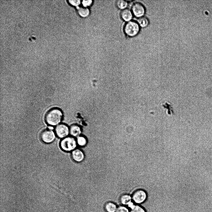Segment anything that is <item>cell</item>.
I'll list each match as a JSON object with an SVG mask.
<instances>
[{"label":"cell","instance_id":"obj_1","mask_svg":"<svg viewBox=\"0 0 212 212\" xmlns=\"http://www.w3.org/2000/svg\"><path fill=\"white\" fill-rule=\"evenodd\" d=\"M63 117V112L60 109L53 108L46 113L45 120L46 123L50 126H56L60 124Z\"/></svg>","mask_w":212,"mask_h":212},{"label":"cell","instance_id":"obj_2","mask_svg":"<svg viewBox=\"0 0 212 212\" xmlns=\"http://www.w3.org/2000/svg\"><path fill=\"white\" fill-rule=\"evenodd\" d=\"M77 144L76 140L74 137L67 136L61 140L60 147L64 151L70 152L75 149Z\"/></svg>","mask_w":212,"mask_h":212},{"label":"cell","instance_id":"obj_3","mask_svg":"<svg viewBox=\"0 0 212 212\" xmlns=\"http://www.w3.org/2000/svg\"><path fill=\"white\" fill-rule=\"evenodd\" d=\"M124 30L125 33L128 36H134L138 34L140 30L139 25L135 21H130L125 24Z\"/></svg>","mask_w":212,"mask_h":212},{"label":"cell","instance_id":"obj_4","mask_svg":"<svg viewBox=\"0 0 212 212\" xmlns=\"http://www.w3.org/2000/svg\"><path fill=\"white\" fill-rule=\"evenodd\" d=\"M147 193L143 189H138L136 190L132 195V200L135 204L140 205L147 199Z\"/></svg>","mask_w":212,"mask_h":212},{"label":"cell","instance_id":"obj_5","mask_svg":"<svg viewBox=\"0 0 212 212\" xmlns=\"http://www.w3.org/2000/svg\"><path fill=\"white\" fill-rule=\"evenodd\" d=\"M56 134L52 129H49L43 130L40 133V138L42 141L46 143H50L55 139Z\"/></svg>","mask_w":212,"mask_h":212},{"label":"cell","instance_id":"obj_6","mask_svg":"<svg viewBox=\"0 0 212 212\" xmlns=\"http://www.w3.org/2000/svg\"><path fill=\"white\" fill-rule=\"evenodd\" d=\"M55 130L56 135L60 138H65L70 133V128L65 124H60L57 125Z\"/></svg>","mask_w":212,"mask_h":212},{"label":"cell","instance_id":"obj_7","mask_svg":"<svg viewBox=\"0 0 212 212\" xmlns=\"http://www.w3.org/2000/svg\"><path fill=\"white\" fill-rule=\"evenodd\" d=\"M133 14L136 17L143 16L145 12V9L142 4L139 2L134 3L132 7Z\"/></svg>","mask_w":212,"mask_h":212},{"label":"cell","instance_id":"obj_8","mask_svg":"<svg viewBox=\"0 0 212 212\" xmlns=\"http://www.w3.org/2000/svg\"><path fill=\"white\" fill-rule=\"evenodd\" d=\"M71 157L75 162L79 163L82 162L85 159L84 153L81 150L76 149L72 151Z\"/></svg>","mask_w":212,"mask_h":212},{"label":"cell","instance_id":"obj_9","mask_svg":"<svg viewBox=\"0 0 212 212\" xmlns=\"http://www.w3.org/2000/svg\"><path fill=\"white\" fill-rule=\"evenodd\" d=\"M81 127L77 124H73L70 127V134L73 137H77L82 133Z\"/></svg>","mask_w":212,"mask_h":212},{"label":"cell","instance_id":"obj_10","mask_svg":"<svg viewBox=\"0 0 212 212\" xmlns=\"http://www.w3.org/2000/svg\"><path fill=\"white\" fill-rule=\"evenodd\" d=\"M120 16L122 18L126 21H130L132 18L133 13L129 9L126 8L121 12Z\"/></svg>","mask_w":212,"mask_h":212},{"label":"cell","instance_id":"obj_11","mask_svg":"<svg viewBox=\"0 0 212 212\" xmlns=\"http://www.w3.org/2000/svg\"><path fill=\"white\" fill-rule=\"evenodd\" d=\"M120 200L123 205L127 206L133 202L132 196L128 194L122 195L120 197Z\"/></svg>","mask_w":212,"mask_h":212},{"label":"cell","instance_id":"obj_12","mask_svg":"<svg viewBox=\"0 0 212 212\" xmlns=\"http://www.w3.org/2000/svg\"><path fill=\"white\" fill-rule=\"evenodd\" d=\"M77 7L78 13L81 16L85 17L89 15V10L87 8L79 7Z\"/></svg>","mask_w":212,"mask_h":212},{"label":"cell","instance_id":"obj_13","mask_svg":"<svg viewBox=\"0 0 212 212\" xmlns=\"http://www.w3.org/2000/svg\"><path fill=\"white\" fill-rule=\"evenodd\" d=\"M137 22L139 26L142 27H145L148 25L149 20L147 17L142 16L138 18Z\"/></svg>","mask_w":212,"mask_h":212},{"label":"cell","instance_id":"obj_14","mask_svg":"<svg viewBox=\"0 0 212 212\" xmlns=\"http://www.w3.org/2000/svg\"><path fill=\"white\" fill-rule=\"evenodd\" d=\"M105 208L107 212H116L117 208L116 205L111 202L107 203Z\"/></svg>","mask_w":212,"mask_h":212},{"label":"cell","instance_id":"obj_15","mask_svg":"<svg viewBox=\"0 0 212 212\" xmlns=\"http://www.w3.org/2000/svg\"><path fill=\"white\" fill-rule=\"evenodd\" d=\"M76 141L77 144L81 147L86 146L87 143V140L84 136L80 135L77 137Z\"/></svg>","mask_w":212,"mask_h":212},{"label":"cell","instance_id":"obj_16","mask_svg":"<svg viewBox=\"0 0 212 212\" xmlns=\"http://www.w3.org/2000/svg\"><path fill=\"white\" fill-rule=\"evenodd\" d=\"M130 212H146L145 210L139 205L134 204L130 208Z\"/></svg>","mask_w":212,"mask_h":212},{"label":"cell","instance_id":"obj_17","mask_svg":"<svg viewBox=\"0 0 212 212\" xmlns=\"http://www.w3.org/2000/svg\"><path fill=\"white\" fill-rule=\"evenodd\" d=\"M116 4L118 8L124 10L127 6L128 2L125 0H118L117 1Z\"/></svg>","mask_w":212,"mask_h":212},{"label":"cell","instance_id":"obj_18","mask_svg":"<svg viewBox=\"0 0 212 212\" xmlns=\"http://www.w3.org/2000/svg\"><path fill=\"white\" fill-rule=\"evenodd\" d=\"M68 2L71 5L77 7H78L81 3V1L79 0H68Z\"/></svg>","mask_w":212,"mask_h":212},{"label":"cell","instance_id":"obj_19","mask_svg":"<svg viewBox=\"0 0 212 212\" xmlns=\"http://www.w3.org/2000/svg\"><path fill=\"white\" fill-rule=\"evenodd\" d=\"M116 212H130V211L125 206H120L117 208Z\"/></svg>","mask_w":212,"mask_h":212},{"label":"cell","instance_id":"obj_20","mask_svg":"<svg viewBox=\"0 0 212 212\" xmlns=\"http://www.w3.org/2000/svg\"><path fill=\"white\" fill-rule=\"evenodd\" d=\"M83 6L85 7H87L91 5L92 2L91 0H83L82 2Z\"/></svg>","mask_w":212,"mask_h":212}]
</instances>
